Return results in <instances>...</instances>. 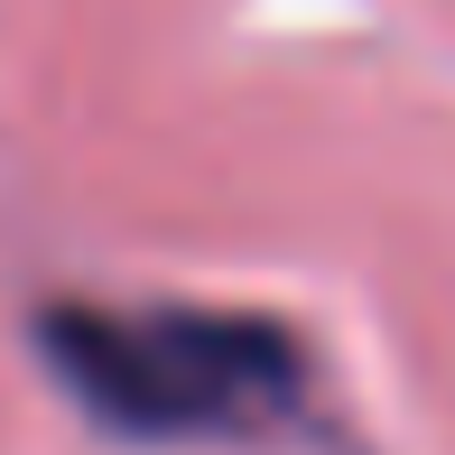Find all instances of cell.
I'll use <instances>...</instances> for the list:
<instances>
[{
  "label": "cell",
  "mask_w": 455,
  "mask_h": 455,
  "mask_svg": "<svg viewBox=\"0 0 455 455\" xmlns=\"http://www.w3.org/2000/svg\"><path fill=\"white\" fill-rule=\"evenodd\" d=\"M37 354L93 427L131 446H242L307 409V344L260 307L56 298L37 307Z\"/></svg>",
  "instance_id": "cell-1"
}]
</instances>
